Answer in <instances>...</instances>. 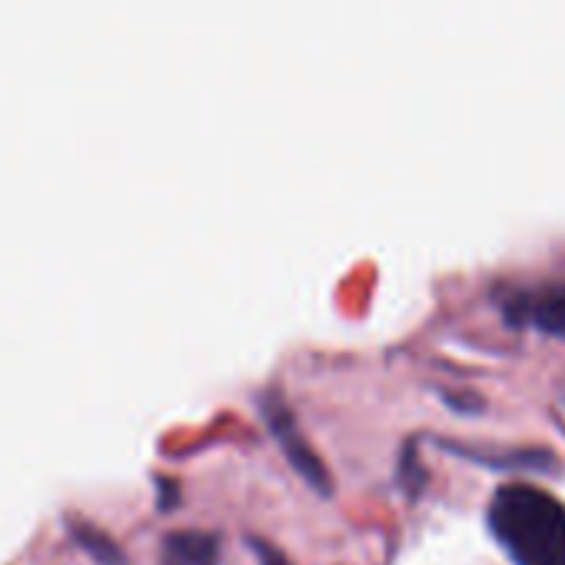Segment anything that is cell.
Segmentation results:
<instances>
[{"label": "cell", "mask_w": 565, "mask_h": 565, "mask_svg": "<svg viewBox=\"0 0 565 565\" xmlns=\"http://www.w3.org/2000/svg\"><path fill=\"white\" fill-rule=\"evenodd\" d=\"M160 565H220V535L200 529L167 532L160 545Z\"/></svg>", "instance_id": "5b68a950"}, {"label": "cell", "mask_w": 565, "mask_h": 565, "mask_svg": "<svg viewBox=\"0 0 565 565\" xmlns=\"http://www.w3.org/2000/svg\"><path fill=\"white\" fill-rule=\"evenodd\" d=\"M157 489H160V509H163V512H170V505L180 499L177 482H173V479H157Z\"/></svg>", "instance_id": "9c48e42d"}, {"label": "cell", "mask_w": 565, "mask_h": 565, "mask_svg": "<svg viewBox=\"0 0 565 565\" xmlns=\"http://www.w3.org/2000/svg\"><path fill=\"white\" fill-rule=\"evenodd\" d=\"M509 327H529L552 340H565V287H522L499 297Z\"/></svg>", "instance_id": "3957f363"}, {"label": "cell", "mask_w": 565, "mask_h": 565, "mask_svg": "<svg viewBox=\"0 0 565 565\" xmlns=\"http://www.w3.org/2000/svg\"><path fill=\"white\" fill-rule=\"evenodd\" d=\"M259 416L269 429V436L276 439V446L287 456V462L297 469V476L320 495H333V476L323 462V456H317V449L307 443L297 416L290 413L287 399H282L276 390L259 393Z\"/></svg>", "instance_id": "7a4b0ae2"}, {"label": "cell", "mask_w": 565, "mask_h": 565, "mask_svg": "<svg viewBox=\"0 0 565 565\" xmlns=\"http://www.w3.org/2000/svg\"><path fill=\"white\" fill-rule=\"evenodd\" d=\"M489 529L515 565H565V502L539 486H499L489 502Z\"/></svg>", "instance_id": "6da1fadb"}, {"label": "cell", "mask_w": 565, "mask_h": 565, "mask_svg": "<svg viewBox=\"0 0 565 565\" xmlns=\"http://www.w3.org/2000/svg\"><path fill=\"white\" fill-rule=\"evenodd\" d=\"M429 482V472L423 469L419 456H416V446L406 443V449L399 452V489L406 495H419Z\"/></svg>", "instance_id": "52a82bcc"}, {"label": "cell", "mask_w": 565, "mask_h": 565, "mask_svg": "<svg viewBox=\"0 0 565 565\" xmlns=\"http://www.w3.org/2000/svg\"><path fill=\"white\" fill-rule=\"evenodd\" d=\"M439 446L459 459L479 462L486 469H502V472H555L558 469L548 449H532V446L502 449V446H469V443H449V439H439Z\"/></svg>", "instance_id": "277c9868"}, {"label": "cell", "mask_w": 565, "mask_h": 565, "mask_svg": "<svg viewBox=\"0 0 565 565\" xmlns=\"http://www.w3.org/2000/svg\"><path fill=\"white\" fill-rule=\"evenodd\" d=\"M249 545H253V552H256L259 565H294L287 555H282L276 545H269L266 539H249Z\"/></svg>", "instance_id": "ba28073f"}, {"label": "cell", "mask_w": 565, "mask_h": 565, "mask_svg": "<svg viewBox=\"0 0 565 565\" xmlns=\"http://www.w3.org/2000/svg\"><path fill=\"white\" fill-rule=\"evenodd\" d=\"M67 529H71V535H74V542L94 558V562H100V565H127V555H124V548L104 532V529H97L94 522H84V519H67Z\"/></svg>", "instance_id": "8992f818"}]
</instances>
